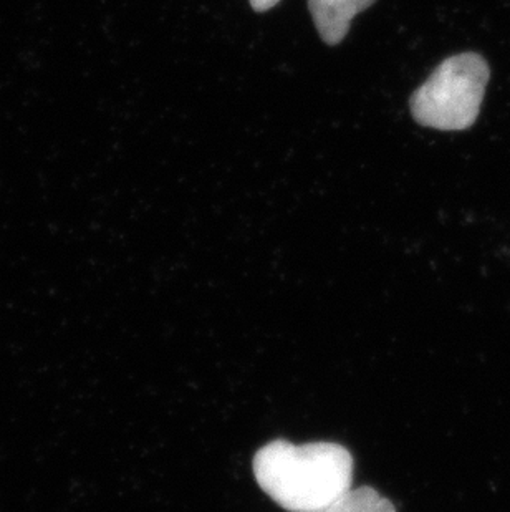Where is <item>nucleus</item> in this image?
Listing matches in <instances>:
<instances>
[{"label": "nucleus", "mask_w": 510, "mask_h": 512, "mask_svg": "<svg viewBox=\"0 0 510 512\" xmlns=\"http://www.w3.org/2000/svg\"><path fill=\"white\" fill-rule=\"evenodd\" d=\"M252 466L260 489L289 512L328 511L352 489L353 456L337 443L270 441Z\"/></svg>", "instance_id": "nucleus-1"}, {"label": "nucleus", "mask_w": 510, "mask_h": 512, "mask_svg": "<svg viewBox=\"0 0 510 512\" xmlns=\"http://www.w3.org/2000/svg\"><path fill=\"white\" fill-rule=\"evenodd\" d=\"M489 77V65L474 52L444 60L411 97L414 120L434 130L471 128L481 112Z\"/></svg>", "instance_id": "nucleus-2"}, {"label": "nucleus", "mask_w": 510, "mask_h": 512, "mask_svg": "<svg viewBox=\"0 0 510 512\" xmlns=\"http://www.w3.org/2000/svg\"><path fill=\"white\" fill-rule=\"evenodd\" d=\"M325 512H396L395 504L370 486L350 489L337 504Z\"/></svg>", "instance_id": "nucleus-4"}, {"label": "nucleus", "mask_w": 510, "mask_h": 512, "mask_svg": "<svg viewBox=\"0 0 510 512\" xmlns=\"http://www.w3.org/2000/svg\"><path fill=\"white\" fill-rule=\"evenodd\" d=\"M376 0H308L318 34L328 45L345 39L353 17L375 4Z\"/></svg>", "instance_id": "nucleus-3"}, {"label": "nucleus", "mask_w": 510, "mask_h": 512, "mask_svg": "<svg viewBox=\"0 0 510 512\" xmlns=\"http://www.w3.org/2000/svg\"><path fill=\"white\" fill-rule=\"evenodd\" d=\"M280 0H251L252 9L257 12H265L279 4Z\"/></svg>", "instance_id": "nucleus-5"}]
</instances>
